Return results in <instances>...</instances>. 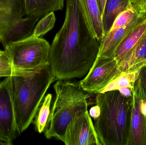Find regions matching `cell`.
<instances>
[{"label": "cell", "mask_w": 146, "mask_h": 145, "mask_svg": "<svg viewBox=\"0 0 146 145\" xmlns=\"http://www.w3.org/2000/svg\"><path fill=\"white\" fill-rule=\"evenodd\" d=\"M79 0H66L63 25L50 45V66L56 80L80 78L88 72L99 50Z\"/></svg>", "instance_id": "obj_1"}, {"label": "cell", "mask_w": 146, "mask_h": 145, "mask_svg": "<svg viewBox=\"0 0 146 145\" xmlns=\"http://www.w3.org/2000/svg\"><path fill=\"white\" fill-rule=\"evenodd\" d=\"M95 102L100 114L94 120V126L101 145H128L132 97L114 90L97 94Z\"/></svg>", "instance_id": "obj_2"}, {"label": "cell", "mask_w": 146, "mask_h": 145, "mask_svg": "<svg viewBox=\"0 0 146 145\" xmlns=\"http://www.w3.org/2000/svg\"><path fill=\"white\" fill-rule=\"evenodd\" d=\"M55 81L50 65L11 77L15 119L21 134L33 122L47 90Z\"/></svg>", "instance_id": "obj_3"}, {"label": "cell", "mask_w": 146, "mask_h": 145, "mask_svg": "<svg viewBox=\"0 0 146 145\" xmlns=\"http://www.w3.org/2000/svg\"><path fill=\"white\" fill-rule=\"evenodd\" d=\"M55 98L44 130L47 139L62 141L66 128L74 117L88 110L93 94L86 92L80 83L58 80L54 85Z\"/></svg>", "instance_id": "obj_4"}, {"label": "cell", "mask_w": 146, "mask_h": 145, "mask_svg": "<svg viewBox=\"0 0 146 145\" xmlns=\"http://www.w3.org/2000/svg\"><path fill=\"white\" fill-rule=\"evenodd\" d=\"M50 45L44 39L32 35L4 48L14 68L22 72L37 71L50 65Z\"/></svg>", "instance_id": "obj_5"}, {"label": "cell", "mask_w": 146, "mask_h": 145, "mask_svg": "<svg viewBox=\"0 0 146 145\" xmlns=\"http://www.w3.org/2000/svg\"><path fill=\"white\" fill-rule=\"evenodd\" d=\"M118 63L113 57L97 56L86 77L79 82L86 92L93 94L101 93L106 86L121 72L118 70Z\"/></svg>", "instance_id": "obj_6"}, {"label": "cell", "mask_w": 146, "mask_h": 145, "mask_svg": "<svg viewBox=\"0 0 146 145\" xmlns=\"http://www.w3.org/2000/svg\"><path fill=\"white\" fill-rule=\"evenodd\" d=\"M11 77L4 78L0 87V141L6 145L13 144L21 134L15 119Z\"/></svg>", "instance_id": "obj_7"}, {"label": "cell", "mask_w": 146, "mask_h": 145, "mask_svg": "<svg viewBox=\"0 0 146 145\" xmlns=\"http://www.w3.org/2000/svg\"><path fill=\"white\" fill-rule=\"evenodd\" d=\"M62 142L66 145H101L88 110L71 120Z\"/></svg>", "instance_id": "obj_8"}, {"label": "cell", "mask_w": 146, "mask_h": 145, "mask_svg": "<svg viewBox=\"0 0 146 145\" xmlns=\"http://www.w3.org/2000/svg\"><path fill=\"white\" fill-rule=\"evenodd\" d=\"M39 19L25 16L0 31V43L3 47L9 43L31 36L35 25Z\"/></svg>", "instance_id": "obj_9"}, {"label": "cell", "mask_w": 146, "mask_h": 145, "mask_svg": "<svg viewBox=\"0 0 146 145\" xmlns=\"http://www.w3.org/2000/svg\"><path fill=\"white\" fill-rule=\"evenodd\" d=\"M145 18L138 15L127 25L115 30H110L100 41L98 57H113L116 49L122 41Z\"/></svg>", "instance_id": "obj_10"}, {"label": "cell", "mask_w": 146, "mask_h": 145, "mask_svg": "<svg viewBox=\"0 0 146 145\" xmlns=\"http://www.w3.org/2000/svg\"><path fill=\"white\" fill-rule=\"evenodd\" d=\"M146 65V32L133 48L118 62L120 72L140 70Z\"/></svg>", "instance_id": "obj_11"}, {"label": "cell", "mask_w": 146, "mask_h": 145, "mask_svg": "<svg viewBox=\"0 0 146 145\" xmlns=\"http://www.w3.org/2000/svg\"><path fill=\"white\" fill-rule=\"evenodd\" d=\"M128 145H145L144 123L140 112L138 95L134 88L132 93L130 134Z\"/></svg>", "instance_id": "obj_12"}, {"label": "cell", "mask_w": 146, "mask_h": 145, "mask_svg": "<svg viewBox=\"0 0 146 145\" xmlns=\"http://www.w3.org/2000/svg\"><path fill=\"white\" fill-rule=\"evenodd\" d=\"M25 16V0H1L0 31Z\"/></svg>", "instance_id": "obj_13"}, {"label": "cell", "mask_w": 146, "mask_h": 145, "mask_svg": "<svg viewBox=\"0 0 146 145\" xmlns=\"http://www.w3.org/2000/svg\"><path fill=\"white\" fill-rule=\"evenodd\" d=\"M65 0H25L26 16L42 18L51 12L61 10Z\"/></svg>", "instance_id": "obj_14"}, {"label": "cell", "mask_w": 146, "mask_h": 145, "mask_svg": "<svg viewBox=\"0 0 146 145\" xmlns=\"http://www.w3.org/2000/svg\"><path fill=\"white\" fill-rule=\"evenodd\" d=\"M146 32V19L145 18L122 41L117 48L113 57L117 63L120 62L137 44Z\"/></svg>", "instance_id": "obj_15"}, {"label": "cell", "mask_w": 146, "mask_h": 145, "mask_svg": "<svg viewBox=\"0 0 146 145\" xmlns=\"http://www.w3.org/2000/svg\"><path fill=\"white\" fill-rule=\"evenodd\" d=\"M129 6V0H106L101 22L104 36L110 31L116 18Z\"/></svg>", "instance_id": "obj_16"}, {"label": "cell", "mask_w": 146, "mask_h": 145, "mask_svg": "<svg viewBox=\"0 0 146 145\" xmlns=\"http://www.w3.org/2000/svg\"><path fill=\"white\" fill-rule=\"evenodd\" d=\"M84 9L90 28L95 37L100 41L104 36L101 15L97 0H79Z\"/></svg>", "instance_id": "obj_17"}, {"label": "cell", "mask_w": 146, "mask_h": 145, "mask_svg": "<svg viewBox=\"0 0 146 145\" xmlns=\"http://www.w3.org/2000/svg\"><path fill=\"white\" fill-rule=\"evenodd\" d=\"M140 70L129 72H121L117 77L110 82L101 93L118 90L124 88L133 89L135 83L139 78Z\"/></svg>", "instance_id": "obj_18"}, {"label": "cell", "mask_w": 146, "mask_h": 145, "mask_svg": "<svg viewBox=\"0 0 146 145\" xmlns=\"http://www.w3.org/2000/svg\"><path fill=\"white\" fill-rule=\"evenodd\" d=\"M52 95L48 94L41 103L33 120L35 130L39 133L44 132L50 114Z\"/></svg>", "instance_id": "obj_19"}, {"label": "cell", "mask_w": 146, "mask_h": 145, "mask_svg": "<svg viewBox=\"0 0 146 145\" xmlns=\"http://www.w3.org/2000/svg\"><path fill=\"white\" fill-rule=\"evenodd\" d=\"M56 17L54 12H51L42 18L34 27L32 35L40 37L52 30L54 26Z\"/></svg>", "instance_id": "obj_20"}, {"label": "cell", "mask_w": 146, "mask_h": 145, "mask_svg": "<svg viewBox=\"0 0 146 145\" xmlns=\"http://www.w3.org/2000/svg\"><path fill=\"white\" fill-rule=\"evenodd\" d=\"M25 73L27 72L16 70L12 65L9 56L6 51L0 50V78L14 76Z\"/></svg>", "instance_id": "obj_21"}, {"label": "cell", "mask_w": 146, "mask_h": 145, "mask_svg": "<svg viewBox=\"0 0 146 145\" xmlns=\"http://www.w3.org/2000/svg\"><path fill=\"white\" fill-rule=\"evenodd\" d=\"M134 88L136 91L139 98V108L144 123L146 145V96L141 87L139 78L135 83Z\"/></svg>", "instance_id": "obj_22"}, {"label": "cell", "mask_w": 146, "mask_h": 145, "mask_svg": "<svg viewBox=\"0 0 146 145\" xmlns=\"http://www.w3.org/2000/svg\"><path fill=\"white\" fill-rule=\"evenodd\" d=\"M129 5L139 16H146V0H129Z\"/></svg>", "instance_id": "obj_23"}, {"label": "cell", "mask_w": 146, "mask_h": 145, "mask_svg": "<svg viewBox=\"0 0 146 145\" xmlns=\"http://www.w3.org/2000/svg\"><path fill=\"white\" fill-rule=\"evenodd\" d=\"M139 80L146 96V65L141 69L139 74Z\"/></svg>", "instance_id": "obj_24"}, {"label": "cell", "mask_w": 146, "mask_h": 145, "mask_svg": "<svg viewBox=\"0 0 146 145\" xmlns=\"http://www.w3.org/2000/svg\"><path fill=\"white\" fill-rule=\"evenodd\" d=\"M89 115L91 117L94 118V120L97 119L100 114V109L99 106L96 105L95 106L92 107L89 111Z\"/></svg>", "instance_id": "obj_25"}, {"label": "cell", "mask_w": 146, "mask_h": 145, "mask_svg": "<svg viewBox=\"0 0 146 145\" xmlns=\"http://www.w3.org/2000/svg\"><path fill=\"white\" fill-rule=\"evenodd\" d=\"M133 89L130 88H124L121 89L118 91H119L121 94L127 98L132 97V93H133Z\"/></svg>", "instance_id": "obj_26"}, {"label": "cell", "mask_w": 146, "mask_h": 145, "mask_svg": "<svg viewBox=\"0 0 146 145\" xmlns=\"http://www.w3.org/2000/svg\"><path fill=\"white\" fill-rule=\"evenodd\" d=\"M106 0H99V7L100 10L101 15L103 13L105 5L106 2Z\"/></svg>", "instance_id": "obj_27"}, {"label": "cell", "mask_w": 146, "mask_h": 145, "mask_svg": "<svg viewBox=\"0 0 146 145\" xmlns=\"http://www.w3.org/2000/svg\"><path fill=\"white\" fill-rule=\"evenodd\" d=\"M0 145H6L5 144H4L3 142L0 141Z\"/></svg>", "instance_id": "obj_28"}, {"label": "cell", "mask_w": 146, "mask_h": 145, "mask_svg": "<svg viewBox=\"0 0 146 145\" xmlns=\"http://www.w3.org/2000/svg\"><path fill=\"white\" fill-rule=\"evenodd\" d=\"M3 82V81H0V87H1V85H2V84Z\"/></svg>", "instance_id": "obj_29"}, {"label": "cell", "mask_w": 146, "mask_h": 145, "mask_svg": "<svg viewBox=\"0 0 146 145\" xmlns=\"http://www.w3.org/2000/svg\"><path fill=\"white\" fill-rule=\"evenodd\" d=\"M97 1H98V4L99 5V0H97Z\"/></svg>", "instance_id": "obj_30"}, {"label": "cell", "mask_w": 146, "mask_h": 145, "mask_svg": "<svg viewBox=\"0 0 146 145\" xmlns=\"http://www.w3.org/2000/svg\"><path fill=\"white\" fill-rule=\"evenodd\" d=\"M0 4H1V0H0Z\"/></svg>", "instance_id": "obj_31"}, {"label": "cell", "mask_w": 146, "mask_h": 145, "mask_svg": "<svg viewBox=\"0 0 146 145\" xmlns=\"http://www.w3.org/2000/svg\"><path fill=\"white\" fill-rule=\"evenodd\" d=\"M145 18L146 19V16H145Z\"/></svg>", "instance_id": "obj_32"}]
</instances>
